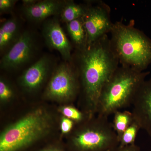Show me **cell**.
I'll list each match as a JSON object with an SVG mask.
<instances>
[{
    "label": "cell",
    "instance_id": "7c38bea8",
    "mask_svg": "<svg viewBox=\"0 0 151 151\" xmlns=\"http://www.w3.org/2000/svg\"><path fill=\"white\" fill-rule=\"evenodd\" d=\"M66 1H38L34 5L22 7L24 15L28 20L33 22H44L51 17H59Z\"/></svg>",
    "mask_w": 151,
    "mask_h": 151
},
{
    "label": "cell",
    "instance_id": "d6986e66",
    "mask_svg": "<svg viewBox=\"0 0 151 151\" xmlns=\"http://www.w3.org/2000/svg\"><path fill=\"white\" fill-rule=\"evenodd\" d=\"M14 89L8 81L1 77L0 79V100L1 102L9 101L13 97Z\"/></svg>",
    "mask_w": 151,
    "mask_h": 151
},
{
    "label": "cell",
    "instance_id": "7a4b0ae2",
    "mask_svg": "<svg viewBox=\"0 0 151 151\" xmlns=\"http://www.w3.org/2000/svg\"><path fill=\"white\" fill-rule=\"evenodd\" d=\"M110 40L121 65L140 72L151 65V39L134 26V21L125 24L113 23Z\"/></svg>",
    "mask_w": 151,
    "mask_h": 151
},
{
    "label": "cell",
    "instance_id": "8992f818",
    "mask_svg": "<svg viewBox=\"0 0 151 151\" xmlns=\"http://www.w3.org/2000/svg\"><path fill=\"white\" fill-rule=\"evenodd\" d=\"M80 90L77 68L73 61H64L57 65L55 68L45 88L44 96L55 101H71L80 93Z\"/></svg>",
    "mask_w": 151,
    "mask_h": 151
},
{
    "label": "cell",
    "instance_id": "5bb4252c",
    "mask_svg": "<svg viewBox=\"0 0 151 151\" xmlns=\"http://www.w3.org/2000/svg\"><path fill=\"white\" fill-rule=\"evenodd\" d=\"M66 29L76 51H81L88 47L87 34L82 18L65 24Z\"/></svg>",
    "mask_w": 151,
    "mask_h": 151
},
{
    "label": "cell",
    "instance_id": "9a60e30c",
    "mask_svg": "<svg viewBox=\"0 0 151 151\" xmlns=\"http://www.w3.org/2000/svg\"><path fill=\"white\" fill-rule=\"evenodd\" d=\"M86 3L78 4L73 1H66L64 7L60 15V21L65 24L81 18L84 16L87 11Z\"/></svg>",
    "mask_w": 151,
    "mask_h": 151
},
{
    "label": "cell",
    "instance_id": "44dd1931",
    "mask_svg": "<svg viewBox=\"0 0 151 151\" xmlns=\"http://www.w3.org/2000/svg\"><path fill=\"white\" fill-rule=\"evenodd\" d=\"M74 123L72 120L66 117H63L60 123V129L63 134H67L70 132L73 129Z\"/></svg>",
    "mask_w": 151,
    "mask_h": 151
},
{
    "label": "cell",
    "instance_id": "6da1fadb",
    "mask_svg": "<svg viewBox=\"0 0 151 151\" xmlns=\"http://www.w3.org/2000/svg\"><path fill=\"white\" fill-rule=\"evenodd\" d=\"M73 62L78 70L83 112L92 117L97 114L102 89L120 64L108 35L84 50L76 51Z\"/></svg>",
    "mask_w": 151,
    "mask_h": 151
},
{
    "label": "cell",
    "instance_id": "ffe728a7",
    "mask_svg": "<svg viewBox=\"0 0 151 151\" xmlns=\"http://www.w3.org/2000/svg\"><path fill=\"white\" fill-rule=\"evenodd\" d=\"M18 1L16 0H0L1 14L9 13L15 6Z\"/></svg>",
    "mask_w": 151,
    "mask_h": 151
},
{
    "label": "cell",
    "instance_id": "ba28073f",
    "mask_svg": "<svg viewBox=\"0 0 151 151\" xmlns=\"http://www.w3.org/2000/svg\"><path fill=\"white\" fill-rule=\"evenodd\" d=\"M37 50L34 33L29 30L23 32L17 41L2 55L1 69L7 71L19 70L32 60Z\"/></svg>",
    "mask_w": 151,
    "mask_h": 151
},
{
    "label": "cell",
    "instance_id": "52a82bcc",
    "mask_svg": "<svg viewBox=\"0 0 151 151\" xmlns=\"http://www.w3.org/2000/svg\"><path fill=\"white\" fill-rule=\"evenodd\" d=\"M87 11L82 17L87 34L88 46L110 33L113 23L111 19V9L100 0L86 1Z\"/></svg>",
    "mask_w": 151,
    "mask_h": 151
},
{
    "label": "cell",
    "instance_id": "2e32d148",
    "mask_svg": "<svg viewBox=\"0 0 151 151\" xmlns=\"http://www.w3.org/2000/svg\"><path fill=\"white\" fill-rule=\"evenodd\" d=\"M114 115L112 125L119 140L122 134L134 121V116L132 112L127 111H118Z\"/></svg>",
    "mask_w": 151,
    "mask_h": 151
},
{
    "label": "cell",
    "instance_id": "603a6c76",
    "mask_svg": "<svg viewBox=\"0 0 151 151\" xmlns=\"http://www.w3.org/2000/svg\"><path fill=\"white\" fill-rule=\"evenodd\" d=\"M38 1L36 0H23L22 7H29L34 5L37 3Z\"/></svg>",
    "mask_w": 151,
    "mask_h": 151
},
{
    "label": "cell",
    "instance_id": "cb8c5ba5",
    "mask_svg": "<svg viewBox=\"0 0 151 151\" xmlns=\"http://www.w3.org/2000/svg\"><path fill=\"white\" fill-rule=\"evenodd\" d=\"M41 151H62L60 149L58 148L54 147H51L47 148L42 150Z\"/></svg>",
    "mask_w": 151,
    "mask_h": 151
},
{
    "label": "cell",
    "instance_id": "3957f363",
    "mask_svg": "<svg viewBox=\"0 0 151 151\" xmlns=\"http://www.w3.org/2000/svg\"><path fill=\"white\" fill-rule=\"evenodd\" d=\"M150 73L119 66L102 89L97 115L108 117L132 105L138 90Z\"/></svg>",
    "mask_w": 151,
    "mask_h": 151
},
{
    "label": "cell",
    "instance_id": "5b68a950",
    "mask_svg": "<svg viewBox=\"0 0 151 151\" xmlns=\"http://www.w3.org/2000/svg\"><path fill=\"white\" fill-rule=\"evenodd\" d=\"M79 125L70 139L73 151H109L119 146V138L108 117L97 115Z\"/></svg>",
    "mask_w": 151,
    "mask_h": 151
},
{
    "label": "cell",
    "instance_id": "8fae6325",
    "mask_svg": "<svg viewBox=\"0 0 151 151\" xmlns=\"http://www.w3.org/2000/svg\"><path fill=\"white\" fill-rule=\"evenodd\" d=\"M132 105L134 120L151 137V78L143 82Z\"/></svg>",
    "mask_w": 151,
    "mask_h": 151
},
{
    "label": "cell",
    "instance_id": "e0dca14e",
    "mask_svg": "<svg viewBox=\"0 0 151 151\" xmlns=\"http://www.w3.org/2000/svg\"><path fill=\"white\" fill-rule=\"evenodd\" d=\"M140 129L141 128L139 124L134 120L119 139V146L124 147L135 144L137 135Z\"/></svg>",
    "mask_w": 151,
    "mask_h": 151
},
{
    "label": "cell",
    "instance_id": "d4e9b609",
    "mask_svg": "<svg viewBox=\"0 0 151 151\" xmlns=\"http://www.w3.org/2000/svg\"></svg>",
    "mask_w": 151,
    "mask_h": 151
},
{
    "label": "cell",
    "instance_id": "ac0fdd59",
    "mask_svg": "<svg viewBox=\"0 0 151 151\" xmlns=\"http://www.w3.org/2000/svg\"><path fill=\"white\" fill-rule=\"evenodd\" d=\"M59 111L65 117L78 124L85 122L92 117L73 106H63L60 108Z\"/></svg>",
    "mask_w": 151,
    "mask_h": 151
},
{
    "label": "cell",
    "instance_id": "9c48e42d",
    "mask_svg": "<svg viewBox=\"0 0 151 151\" xmlns=\"http://www.w3.org/2000/svg\"><path fill=\"white\" fill-rule=\"evenodd\" d=\"M59 17L50 18L43 22L42 34L47 46L60 53L65 62H72V45L60 24Z\"/></svg>",
    "mask_w": 151,
    "mask_h": 151
},
{
    "label": "cell",
    "instance_id": "277c9868",
    "mask_svg": "<svg viewBox=\"0 0 151 151\" xmlns=\"http://www.w3.org/2000/svg\"><path fill=\"white\" fill-rule=\"evenodd\" d=\"M51 119L41 108L27 113L6 127L0 135V151H18L49 133Z\"/></svg>",
    "mask_w": 151,
    "mask_h": 151
},
{
    "label": "cell",
    "instance_id": "4fadbf2b",
    "mask_svg": "<svg viewBox=\"0 0 151 151\" xmlns=\"http://www.w3.org/2000/svg\"><path fill=\"white\" fill-rule=\"evenodd\" d=\"M21 25L19 19L13 16L6 20L0 27V52L4 54L17 41L21 35Z\"/></svg>",
    "mask_w": 151,
    "mask_h": 151
},
{
    "label": "cell",
    "instance_id": "30bf717a",
    "mask_svg": "<svg viewBox=\"0 0 151 151\" xmlns=\"http://www.w3.org/2000/svg\"><path fill=\"white\" fill-rule=\"evenodd\" d=\"M56 65L51 56L45 55L24 71L19 83L28 92L37 91L51 76Z\"/></svg>",
    "mask_w": 151,
    "mask_h": 151
},
{
    "label": "cell",
    "instance_id": "7402d4cb",
    "mask_svg": "<svg viewBox=\"0 0 151 151\" xmlns=\"http://www.w3.org/2000/svg\"><path fill=\"white\" fill-rule=\"evenodd\" d=\"M110 151H141L140 147L136 144L120 147L118 146Z\"/></svg>",
    "mask_w": 151,
    "mask_h": 151
}]
</instances>
